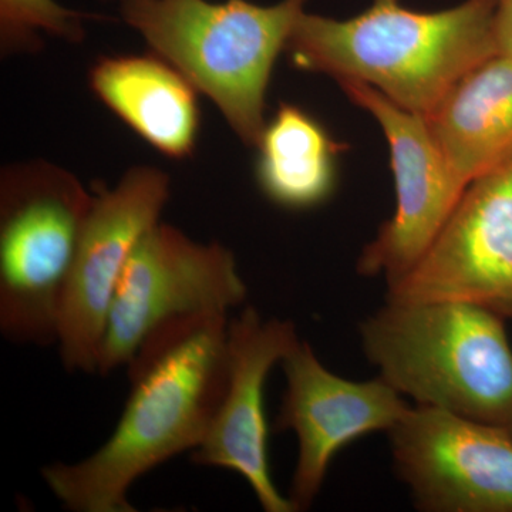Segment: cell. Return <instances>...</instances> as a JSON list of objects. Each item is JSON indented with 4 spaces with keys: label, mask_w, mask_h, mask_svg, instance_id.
<instances>
[{
    "label": "cell",
    "mask_w": 512,
    "mask_h": 512,
    "mask_svg": "<svg viewBox=\"0 0 512 512\" xmlns=\"http://www.w3.org/2000/svg\"><path fill=\"white\" fill-rule=\"evenodd\" d=\"M227 316L170 320L128 362L130 393L116 429L77 463H55L42 477L73 512H133L128 491L171 458L200 446L227 383Z\"/></svg>",
    "instance_id": "6da1fadb"
},
{
    "label": "cell",
    "mask_w": 512,
    "mask_h": 512,
    "mask_svg": "<svg viewBox=\"0 0 512 512\" xmlns=\"http://www.w3.org/2000/svg\"><path fill=\"white\" fill-rule=\"evenodd\" d=\"M495 8L497 0H466L419 12L400 0H373L348 20L303 12L286 50L299 69L367 84L397 106L429 116L467 73L500 53Z\"/></svg>",
    "instance_id": "7a4b0ae2"
},
{
    "label": "cell",
    "mask_w": 512,
    "mask_h": 512,
    "mask_svg": "<svg viewBox=\"0 0 512 512\" xmlns=\"http://www.w3.org/2000/svg\"><path fill=\"white\" fill-rule=\"evenodd\" d=\"M367 359L417 406L507 426L512 349L503 316L461 302H386L360 325Z\"/></svg>",
    "instance_id": "3957f363"
},
{
    "label": "cell",
    "mask_w": 512,
    "mask_h": 512,
    "mask_svg": "<svg viewBox=\"0 0 512 512\" xmlns=\"http://www.w3.org/2000/svg\"><path fill=\"white\" fill-rule=\"evenodd\" d=\"M306 0H121L124 20L158 57L214 101L248 146L264 133L265 94Z\"/></svg>",
    "instance_id": "277c9868"
},
{
    "label": "cell",
    "mask_w": 512,
    "mask_h": 512,
    "mask_svg": "<svg viewBox=\"0 0 512 512\" xmlns=\"http://www.w3.org/2000/svg\"><path fill=\"white\" fill-rule=\"evenodd\" d=\"M93 195L63 168L16 165L0 187V330L19 345L57 343L67 281Z\"/></svg>",
    "instance_id": "5b68a950"
},
{
    "label": "cell",
    "mask_w": 512,
    "mask_h": 512,
    "mask_svg": "<svg viewBox=\"0 0 512 512\" xmlns=\"http://www.w3.org/2000/svg\"><path fill=\"white\" fill-rule=\"evenodd\" d=\"M247 298L234 255L220 244L192 241L180 229L154 225L141 238L117 286L97 373L127 366L151 332L170 320L228 316Z\"/></svg>",
    "instance_id": "8992f818"
},
{
    "label": "cell",
    "mask_w": 512,
    "mask_h": 512,
    "mask_svg": "<svg viewBox=\"0 0 512 512\" xmlns=\"http://www.w3.org/2000/svg\"><path fill=\"white\" fill-rule=\"evenodd\" d=\"M170 181L134 167L113 188H97L67 281L59 322L60 359L70 372L97 373L117 286L141 238L158 224Z\"/></svg>",
    "instance_id": "52a82bcc"
},
{
    "label": "cell",
    "mask_w": 512,
    "mask_h": 512,
    "mask_svg": "<svg viewBox=\"0 0 512 512\" xmlns=\"http://www.w3.org/2000/svg\"><path fill=\"white\" fill-rule=\"evenodd\" d=\"M387 301L461 302L512 318V160L468 184L433 244Z\"/></svg>",
    "instance_id": "ba28073f"
},
{
    "label": "cell",
    "mask_w": 512,
    "mask_h": 512,
    "mask_svg": "<svg viewBox=\"0 0 512 512\" xmlns=\"http://www.w3.org/2000/svg\"><path fill=\"white\" fill-rule=\"evenodd\" d=\"M343 92L379 123L390 150L396 211L359 258L360 274L406 275L444 227L468 185L448 164L426 117L397 106L373 87L340 82Z\"/></svg>",
    "instance_id": "9c48e42d"
},
{
    "label": "cell",
    "mask_w": 512,
    "mask_h": 512,
    "mask_svg": "<svg viewBox=\"0 0 512 512\" xmlns=\"http://www.w3.org/2000/svg\"><path fill=\"white\" fill-rule=\"evenodd\" d=\"M389 437L397 473L421 510L512 512V437L504 426L416 406Z\"/></svg>",
    "instance_id": "30bf717a"
},
{
    "label": "cell",
    "mask_w": 512,
    "mask_h": 512,
    "mask_svg": "<svg viewBox=\"0 0 512 512\" xmlns=\"http://www.w3.org/2000/svg\"><path fill=\"white\" fill-rule=\"evenodd\" d=\"M282 365L286 390L275 430H291L298 439L289 498L301 511L311 507L338 451L365 434L389 431L410 407L382 377L352 382L333 375L302 340Z\"/></svg>",
    "instance_id": "8fae6325"
},
{
    "label": "cell",
    "mask_w": 512,
    "mask_h": 512,
    "mask_svg": "<svg viewBox=\"0 0 512 512\" xmlns=\"http://www.w3.org/2000/svg\"><path fill=\"white\" fill-rule=\"evenodd\" d=\"M298 342L293 323L265 320L251 306L229 320L224 396L207 436L192 451L198 466L238 473L266 512L298 511L272 480L264 409L266 377Z\"/></svg>",
    "instance_id": "7c38bea8"
},
{
    "label": "cell",
    "mask_w": 512,
    "mask_h": 512,
    "mask_svg": "<svg viewBox=\"0 0 512 512\" xmlns=\"http://www.w3.org/2000/svg\"><path fill=\"white\" fill-rule=\"evenodd\" d=\"M96 96L138 136L173 158L190 156L200 128L197 89L158 56L100 60L90 73Z\"/></svg>",
    "instance_id": "4fadbf2b"
},
{
    "label": "cell",
    "mask_w": 512,
    "mask_h": 512,
    "mask_svg": "<svg viewBox=\"0 0 512 512\" xmlns=\"http://www.w3.org/2000/svg\"><path fill=\"white\" fill-rule=\"evenodd\" d=\"M427 124L464 183L512 160V60L495 55L447 93Z\"/></svg>",
    "instance_id": "5bb4252c"
},
{
    "label": "cell",
    "mask_w": 512,
    "mask_h": 512,
    "mask_svg": "<svg viewBox=\"0 0 512 512\" xmlns=\"http://www.w3.org/2000/svg\"><path fill=\"white\" fill-rule=\"evenodd\" d=\"M256 147V181L269 201L302 211L332 197L343 147L301 107L282 104Z\"/></svg>",
    "instance_id": "9a60e30c"
},
{
    "label": "cell",
    "mask_w": 512,
    "mask_h": 512,
    "mask_svg": "<svg viewBox=\"0 0 512 512\" xmlns=\"http://www.w3.org/2000/svg\"><path fill=\"white\" fill-rule=\"evenodd\" d=\"M83 13L59 5L56 0H0L3 47H29L36 30L70 42L83 39Z\"/></svg>",
    "instance_id": "2e32d148"
},
{
    "label": "cell",
    "mask_w": 512,
    "mask_h": 512,
    "mask_svg": "<svg viewBox=\"0 0 512 512\" xmlns=\"http://www.w3.org/2000/svg\"><path fill=\"white\" fill-rule=\"evenodd\" d=\"M494 29L498 52L512 60V0H497Z\"/></svg>",
    "instance_id": "e0dca14e"
},
{
    "label": "cell",
    "mask_w": 512,
    "mask_h": 512,
    "mask_svg": "<svg viewBox=\"0 0 512 512\" xmlns=\"http://www.w3.org/2000/svg\"><path fill=\"white\" fill-rule=\"evenodd\" d=\"M505 429L508 430V433H510L511 437H512V419H511L510 423H508L507 426H505Z\"/></svg>",
    "instance_id": "ac0fdd59"
}]
</instances>
